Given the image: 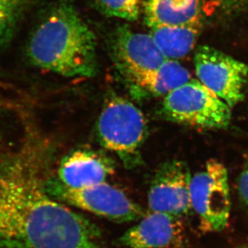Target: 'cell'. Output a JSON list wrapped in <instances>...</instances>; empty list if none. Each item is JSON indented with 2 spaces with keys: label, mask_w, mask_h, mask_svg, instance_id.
I'll use <instances>...</instances> for the list:
<instances>
[{
  "label": "cell",
  "mask_w": 248,
  "mask_h": 248,
  "mask_svg": "<svg viewBox=\"0 0 248 248\" xmlns=\"http://www.w3.org/2000/svg\"><path fill=\"white\" fill-rule=\"evenodd\" d=\"M143 7L144 22L149 28L180 25L203 19L201 0L186 7L168 0H147Z\"/></svg>",
  "instance_id": "cell-14"
},
{
  "label": "cell",
  "mask_w": 248,
  "mask_h": 248,
  "mask_svg": "<svg viewBox=\"0 0 248 248\" xmlns=\"http://www.w3.org/2000/svg\"><path fill=\"white\" fill-rule=\"evenodd\" d=\"M94 7L107 16L136 21L141 14L142 0H93Z\"/></svg>",
  "instance_id": "cell-16"
},
{
  "label": "cell",
  "mask_w": 248,
  "mask_h": 248,
  "mask_svg": "<svg viewBox=\"0 0 248 248\" xmlns=\"http://www.w3.org/2000/svg\"><path fill=\"white\" fill-rule=\"evenodd\" d=\"M190 170L182 160L164 163L155 172L148 191L149 212L182 217L192 210Z\"/></svg>",
  "instance_id": "cell-9"
},
{
  "label": "cell",
  "mask_w": 248,
  "mask_h": 248,
  "mask_svg": "<svg viewBox=\"0 0 248 248\" xmlns=\"http://www.w3.org/2000/svg\"><path fill=\"white\" fill-rule=\"evenodd\" d=\"M109 46L115 66L129 81L155 70L168 60L150 34L136 32L125 24L113 31Z\"/></svg>",
  "instance_id": "cell-8"
},
{
  "label": "cell",
  "mask_w": 248,
  "mask_h": 248,
  "mask_svg": "<svg viewBox=\"0 0 248 248\" xmlns=\"http://www.w3.org/2000/svg\"><path fill=\"white\" fill-rule=\"evenodd\" d=\"M31 64L66 78L97 73L96 37L70 0H60L41 12L26 46Z\"/></svg>",
  "instance_id": "cell-2"
},
{
  "label": "cell",
  "mask_w": 248,
  "mask_h": 248,
  "mask_svg": "<svg viewBox=\"0 0 248 248\" xmlns=\"http://www.w3.org/2000/svg\"><path fill=\"white\" fill-rule=\"evenodd\" d=\"M232 108L198 80H192L165 95L163 115L172 122L201 128L227 127Z\"/></svg>",
  "instance_id": "cell-4"
},
{
  "label": "cell",
  "mask_w": 248,
  "mask_h": 248,
  "mask_svg": "<svg viewBox=\"0 0 248 248\" xmlns=\"http://www.w3.org/2000/svg\"><path fill=\"white\" fill-rule=\"evenodd\" d=\"M114 172L110 158L97 151L80 149L62 159L54 177L67 187L80 188L106 182Z\"/></svg>",
  "instance_id": "cell-11"
},
{
  "label": "cell",
  "mask_w": 248,
  "mask_h": 248,
  "mask_svg": "<svg viewBox=\"0 0 248 248\" xmlns=\"http://www.w3.org/2000/svg\"><path fill=\"white\" fill-rule=\"evenodd\" d=\"M168 1H170V2L174 3V4L178 5V6L186 7V6L193 4L194 2H198L200 0H168Z\"/></svg>",
  "instance_id": "cell-19"
},
{
  "label": "cell",
  "mask_w": 248,
  "mask_h": 248,
  "mask_svg": "<svg viewBox=\"0 0 248 248\" xmlns=\"http://www.w3.org/2000/svg\"><path fill=\"white\" fill-rule=\"evenodd\" d=\"M46 188L58 202L118 223L139 221L146 215L145 211L123 191L107 182L74 188L62 185L53 177L46 180Z\"/></svg>",
  "instance_id": "cell-5"
},
{
  "label": "cell",
  "mask_w": 248,
  "mask_h": 248,
  "mask_svg": "<svg viewBox=\"0 0 248 248\" xmlns=\"http://www.w3.org/2000/svg\"><path fill=\"white\" fill-rule=\"evenodd\" d=\"M190 74L176 60H166L159 68L131 80L140 91L154 96L168 93L191 80Z\"/></svg>",
  "instance_id": "cell-13"
},
{
  "label": "cell",
  "mask_w": 248,
  "mask_h": 248,
  "mask_svg": "<svg viewBox=\"0 0 248 248\" xmlns=\"http://www.w3.org/2000/svg\"><path fill=\"white\" fill-rule=\"evenodd\" d=\"M202 28L200 19L180 25L153 27L149 34L166 59L177 61L193 50Z\"/></svg>",
  "instance_id": "cell-12"
},
{
  "label": "cell",
  "mask_w": 248,
  "mask_h": 248,
  "mask_svg": "<svg viewBox=\"0 0 248 248\" xmlns=\"http://www.w3.org/2000/svg\"><path fill=\"white\" fill-rule=\"evenodd\" d=\"M1 115H2V110H0V120H1ZM1 141H2V131L0 130V144H1Z\"/></svg>",
  "instance_id": "cell-20"
},
{
  "label": "cell",
  "mask_w": 248,
  "mask_h": 248,
  "mask_svg": "<svg viewBox=\"0 0 248 248\" xmlns=\"http://www.w3.org/2000/svg\"><path fill=\"white\" fill-rule=\"evenodd\" d=\"M192 210L198 215L200 228L205 232H222L231 216V195L227 170L212 159L190 182Z\"/></svg>",
  "instance_id": "cell-6"
},
{
  "label": "cell",
  "mask_w": 248,
  "mask_h": 248,
  "mask_svg": "<svg viewBox=\"0 0 248 248\" xmlns=\"http://www.w3.org/2000/svg\"><path fill=\"white\" fill-rule=\"evenodd\" d=\"M239 189L242 198L248 205V166L246 170L242 173L239 180Z\"/></svg>",
  "instance_id": "cell-18"
},
{
  "label": "cell",
  "mask_w": 248,
  "mask_h": 248,
  "mask_svg": "<svg viewBox=\"0 0 248 248\" xmlns=\"http://www.w3.org/2000/svg\"><path fill=\"white\" fill-rule=\"evenodd\" d=\"M194 65L201 83L230 108L244 98L248 78L246 64L213 47L202 46L196 49Z\"/></svg>",
  "instance_id": "cell-7"
},
{
  "label": "cell",
  "mask_w": 248,
  "mask_h": 248,
  "mask_svg": "<svg viewBox=\"0 0 248 248\" xmlns=\"http://www.w3.org/2000/svg\"><path fill=\"white\" fill-rule=\"evenodd\" d=\"M227 15H238L248 8V0H212Z\"/></svg>",
  "instance_id": "cell-17"
},
{
  "label": "cell",
  "mask_w": 248,
  "mask_h": 248,
  "mask_svg": "<svg viewBox=\"0 0 248 248\" xmlns=\"http://www.w3.org/2000/svg\"><path fill=\"white\" fill-rule=\"evenodd\" d=\"M41 163L29 140L0 158V248H102L99 227L47 193Z\"/></svg>",
  "instance_id": "cell-1"
},
{
  "label": "cell",
  "mask_w": 248,
  "mask_h": 248,
  "mask_svg": "<svg viewBox=\"0 0 248 248\" xmlns=\"http://www.w3.org/2000/svg\"><path fill=\"white\" fill-rule=\"evenodd\" d=\"M147 132L145 117L133 103L120 96L107 102L98 119V139L127 169L141 162L140 149Z\"/></svg>",
  "instance_id": "cell-3"
},
{
  "label": "cell",
  "mask_w": 248,
  "mask_h": 248,
  "mask_svg": "<svg viewBox=\"0 0 248 248\" xmlns=\"http://www.w3.org/2000/svg\"><path fill=\"white\" fill-rule=\"evenodd\" d=\"M248 248V245H246V246L240 247V248Z\"/></svg>",
  "instance_id": "cell-21"
},
{
  "label": "cell",
  "mask_w": 248,
  "mask_h": 248,
  "mask_svg": "<svg viewBox=\"0 0 248 248\" xmlns=\"http://www.w3.org/2000/svg\"><path fill=\"white\" fill-rule=\"evenodd\" d=\"M182 217L149 212L117 239L127 248H183Z\"/></svg>",
  "instance_id": "cell-10"
},
{
  "label": "cell",
  "mask_w": 248,
  "mask_h": 248,
  "mask_svg": "<svg viewBox=\"0 0 248 248\" xmlns=\"http://www.w3.org/2000/svg\"><path fill=\"white\" fill-rule=\"evenodd\" d=\"M41 0H0V48L12 41L27 15Z\"/></svg>",
  "instance_id": "cell-15"
}]
</instances>
